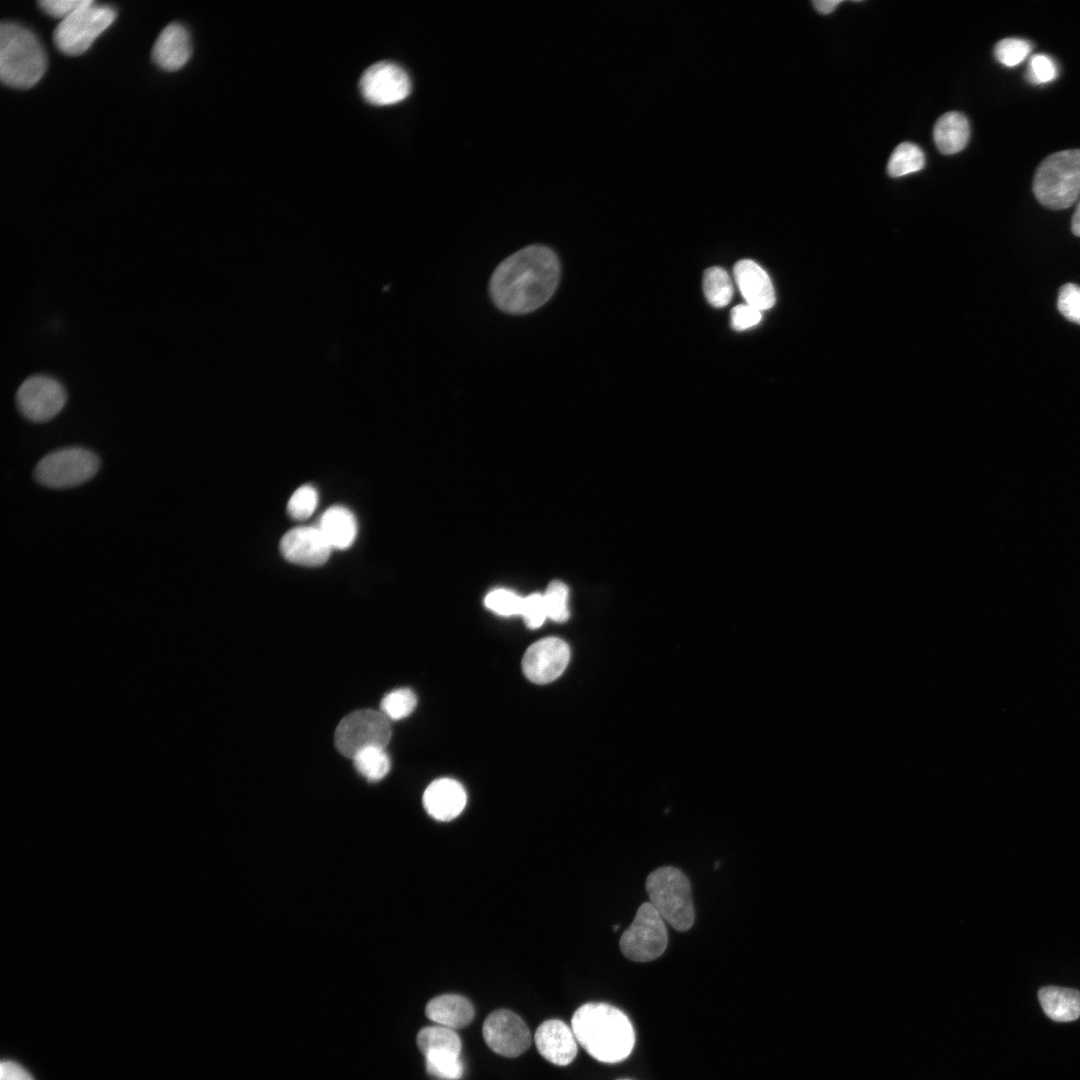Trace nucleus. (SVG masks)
Here are the masks:
<instances>
[{
    "instance_id": "a878e982",
    "label": "nucleus",
    "mask_w": 1080,
    "mask_h": 1080,
    "mask_svg": "<svg viewBox=\"0 0 1080 1080\" xmlns=\"http://www.w3.org/2000/svg\"><path fill=\"white\" fill-rule=\"evenodd\" d=\"M703 291L712 306L716 308L726 306L733 296V286L728 273L720 267L705 270Z\"/></svg>"
},
{
    "instance_id": "5701e85b",
    "label": "nucleus",
    "mask_w": 1080,
    "mask_h": 1080,
    "mask_svg": "<svg viewBox=\"0 0 1080 1080\" xmlns=\"http://www.w3.org/2000/svg\"><path fill=\"white\" fill-rule=\"evenodd\" d=\"M423 1055L431 1051H449L460 1055L461 1040L458 1034L448 1027L428 1026L421 1029L416 1038Z\"/></svg>"
},
{
    "instance_id": "4468645a",
    "label": "nucleus",
    "mask_w": 1080,
    "mask_h": 1080,
    "mask_svg": "<svg viewBox=\"0 0 1080 1080\" xmlns=\"http://www.w3.org/2000/svg\"><path fill=\"white\" fill-rule=\"evenodd\" d=\"M280 551L283 557L292 563L314 567L328 560L331 545L319 528L297 527L284 534L280 541Z\"/></svg>"
},
{
    "instance_id": "e433bc0d",
    "label": "nucleus",
    "mask_w": 1080,
    "mask_h": 1080,
    "mask_svg": "<svg viewBox=\"0 0 1080 1080\" xmlns=\"http://www.w3.org/2000/svg\"><path fill=\"white\" fill-rule=\"evenodd\" d=\"M87 1L88 0H42L39 1L38 4L47 14L63 20L83 6Z\"/></svg>"
},
{
    "instance_id": "412c9836",
    "label": "nucleus",
    "mask_w": 1080,
    "mask_h": 1080,
    "mask_svg": "<svg viewBox=\"0 0 1080 1080\" xmlns=\"http://www.w3.org/2000/svg\"><path fill=\"white\" fill-rule=\"evenodd\" d=\"M1045 1014L1057 1022H1070L1080 1016V992L1071 988L1046 986L1038 992Z\"/></svg>"
},
{
    "instance_id": "6e6552de",
    "label": "nucleus",
    "mask_w": 1080,
    "mask_h": 1080,
    "mask_svg": "<svg viewBox=\"0 0 1080 1080\" xmlns=\"http://www.w3.org/2000/svg\"><path fill=\"white\" fill-rule=\"evenodd\" d=\"M391 735L390 720L381 711L361 709L349 713L339 722L334 742L342 755L352 759L366 748H385Z\"/></svg>"
},
{
    "instance_id": "cd10ccee",
    "label": "nucleus",
    "mask_w": 1080,
    "mask_h": 1080,
    "mask_svg": "<svg viewBox=\"0 0 1080 1080\" xmlns=\"http://www.w3.org/2000/svg\"><path fill=\"white\" fill-rule=\"evenodd\" d=\"M417 699L408 688H400L386 694L380 703L381 712L389 720H400L409 716L416 707Z\"/></svg>"
},
{
    "instance_id": "20e7f679",
    "label": "nucleus",
    "mask_w": 1080,
    "mask_h": 1080,
    "mask_svg": "<svg viewBox=\"0 0 1080 1080\" xmlns=\"http://www.w3.org/2000/svg\"><path fill=\"white\" fill-rule=\"evenodd\" d=\"M1033 192L1040 204L1061 210L1070 207L1080 196V149L1055 152L1038 166Z\"/></svg>"
},
{
    "instance_id": "58836bf2",
    "label": "nucleus",
    "mask_w": 1080,
    "mask_h": 1080,
    "mask_svg": "<svg viewBox=\"0 0 1080 1080\" xmlns=\"http://www.w3.org/2000/svg\"><path fill=\"white\" fill-rule=\"evenodd\" d=\"M840 3H841V1H839V0H817V1H813V5H814L815 9L821 14H829V13L833 12L835 10V8L837 7V5H839Z\"/></svg>"
},
{
    "instance_id": "c9c22d12",
    "label": "nucleus",
    "mask_w": 1080,
    "mask_h": 1080,
    "mask_svg": "<svg viewBox=\"0 0 1080 1080\" xmlns=\"http://www.w3.org/2000/svg\"><path fill=\"white\" fill-rule=\"evenodd\" d=\"M761 318V311L748 304L735 306L731 310V326L737 331L746 330L757 325Z\"/></svg>"
},
{
    "instance_id": "c756f323",
    "label": "nucleus",
    "mask_w": 1080,
    "mask_h": 1080,
    "mask_svg": "<svg viewBox=\"0 0 1080 1080\" xmlns=\"http://www.w3.org/2000/svg\"><path fill=\"white\" fill-rule=\"evenodd\" d=\"M1031 52V44L1021 38H1005L1000 40L994 49V55L998 62L1007 67H1014L1022 63Z\"/></svg>"
},
{
    "instance_id": "79ce46f5",
    "label": "nucleus",
    "mask_w": 1080,
    "mask_h": 1080,
    "mask_svg": "<svg viewBox=\"0 0 1080 1080\" xmlns=\"http://www.w3.org/2000/svg\"><path fill=\"white\" fill-rule=\"evenodd\" d=\"M620 1080H628V1079H620Z\"/></svg>"
},
{
    "instance_id": "7ed1b4c3",
    "label": "nucleus",
    "mask_w": 1080,
    "mask_h": 1080,
    "mask_svg": "<svg viewBox=\"0 0 1080 1080\" xmlns=\"http://www.w3.org/2000/svg\"><path fill=\"white\" fill-rule=\"evenodd\" d=\"M47 67L46 54L29 29L13 22L0 26V79L10 87L34 86Z\"/></svg>"
},
{
    "instance_id": "473e14b6",
    "label": "nucleus",
    "mask_w": 1080,
    "mask_h": 1080,
    "mask_svg": "<svg viewBox=\"0 0 1080 1080\" xmlns=\"http://www.w3.org/2000/svg\"><path fill=\"white\" fill-rule=\"evenodd\" d=\"M1026 76L1033 84L1049 83L1058 76L1057 64L1049 55L1034 54L1029 60Z\"/></svg>"
},
{
    "instance_id": "4c0bfd02",
    "label": "nucleus",
    "mask_w": 1080,
    "mask_h": 1080,
    "mask_svg": "<svg viewBox=\"0 0 1080 1080\" xmlns=\"http://www.w3.org/2000/svg\"><path fill=\"white\" fill-rule=\"evenodd\" d=\"M0 1080H33V1078L18 1063L7 1060L0 1064Z\"/></svg>"
},
{
    "instance_id": "2eb2a0df",
    "label": "nucleus",
    "mask_w": 1080,
    "mask_h": 1080,
    "mask_svg": "<svg viewBox=\"0 0 1080 1080\" xmlns=\"http://www.w3.org/2000/svg\"><path fill=\"white\" fill-rule=\"evenodd\" d=\"M577 1043L572 1028L558 1019L544 1021L535 1032L537 1050L554 1065L570 1064L576 1057Z\"/></svg>"
},
{
    "instance_id": "f3484780",
    "label": "nucleus",
    "mask_w": 1080,
    "mask_h": 1080,
    "mask_svg": "<svg viewBox=\"0 0 1080 1080\" xmlns=\"http://www.w3.org/2000/svg\"><path fill=\"white\" fill-rule=\"evenodd\" d=\"M736 284L746 304L764 311L775 303V293L767 273L754 261H738L733 269Z\"/></svg>"
},
{
    "instance_id": "c85d7f7f",
    "label": "nucleus",
    "mask_w": 1080,
    "mask_h": 1080,
    "mask_svg": "<svg viewBox=\"0 0 1080 1080\" xmlns=\"http://www.w3.org/2000/svg\"><path fill=\"white\" fill-rule=\"evenodd\" d=\"M543 597L548 618L559 623L569 618L568 589L564 583L552 581Z\"/></svg>"
},
{
    "instance_id": "1a4fd4ad",
    "label": "nucleus",
    "mask_w": 1080,
    "mask_h": 1080,
    "mask_svg": "<svg viewBox=\"0 0 1080 1080\" xmlns=\"http://www.w3.org/2000/svg\"><path fill=\"white\" fill-rule=\"evenodd\" d=\"M668 936L664 919L650 902L643 903L634 920L620 938L625 957L635 962L655 960L667 947Z\"/></svg>"
},
{
    "instance_id": "bb28decb",
    "label": "nucleus",
    "mask_w": 1080,
    "mask_h": 1080,
    "mask_svg": "<svg viewBox=\"0 0 1080 1080\" xmlns=\"http://www.w3.org/2000/svg\"><path fill=\"white\" fill-rule=\"evenodd\" d=\"M427 1071L437 1077L458 1080L464 1067L460 1055L449 1051H431L424 1055Z\"/></svg>"
},
{
    "instance_id": "a211bd4d",
    "label": "nucleus",
    "mask_w": 1080,
    "mask_h": 1080,
    "mask_svg": "<svg viewBox=\"0 0 1080 1080\" xmlns=\"http://www.w3.org/2000/svg\"><path fill=\"white\" fill-rule=\"evenodd\" d=\"M191 42L188 31L179 23L167 25L152 48V59L166 71L182 68L190 59Z\"/></svg>"
},
{
    "instance_id": "6ab92c4d",
    "label": "nucleus",
    "mask_w": 1080,
    "mask_h": 1080,
    "mask_svg": "<svg viewBox=\"0 0 1080 1080\" xmlns=\"http://www.w3.org/2000/svg\"><path fill=\"white\" fill-rule=\"evenodd\" d=\"M425 1014L431 1021L454 1030L466 1027L473 1020L475 1011L464 996L444 994L427 1003Z\"/></svg>"
},
{
    "instance_id": "f704fd0d",
    "label": "nucleus",
    "mask_w": 1080,
    "mask_h": 1080,
    "mask_svg": "<svg viewBox=\"0 0 1080 1080\" xmlns=\"http://www.w3.org/2000/svg\"><path fill=\"white\" fill-rule=\"evenodd\" d=\"M521 616L528 628H539L548 618L543 595L531 594L524 598Z\"/></svg>"
},
{
    "instance_id": "9d476101",
    "label": "nucleus",
    "mask_w": 1080,
    "mask_h": 1080,
    "mask_svg": "<svg viewBox=\"0 0 1080 1080\" xmlns=\"http://www.w3.org/2000/svg\"><path fill=\"white\" fill-rule=\"evenodd\" d=\"M67 393L64 386L47 375L28 377L18 388L16 406L26 419L42 423L53 419L64 407Z\"/></svg>"
},
{
    "instance_id": "0eeeda50",
    "label": "nucleus",
    "mask_w": 1080,
    "mask_h": 1080,
    "mask_svg": "<svg viewBox=\"0 0 1080 1080\" xmlns=\"http://www.w3.org/2000/svg\"><path fill=\"white\" fill-rule=\"evenodd\" d=\"M113 7L88 0L71 15L61 20L54 30L53 41L64 54L84 53L94 40L115 20Z\"/></svg>"
},
{
    "instance_id": "f257e3e1",
    "label": "nucleus",
    "mask_w": 1080,
    "mask_h": 1080,
    "mask_svg": "<svg viewBox=\"0 0 1080 1080\" xmlns=\"http://www.w3.org/2000/svg\"><path fill=\"white\" fill-rule=\"evenodd\" d=\"M560 278L557 255L543 245L525 247L495 269L489 284L495 305L510 314L532 312L555 292Z\"/></svg>"
},
{
    "instance_id": "a19ab883",
    "label": "nucleus",
    "mask_w": 1080,
    "mask_h": 1080,
    "mask_svg": "<svg viewBox=\"0 0 1080 1080\" xmlns=\"http://www.w3.org/2000/svg\"><path fill=\"white\" fill-rule=\"evenodd\" d=\"M618 929H619V925H614V926H613V930H614V931H617Z\"/></svg>"
},
{
    "instance_id": "72a5a7b5",
    "label": "nucleus",
    "mask_w": 1080,
    "mask_h": 1080,
    "mask_svg": "<svg viewBox=\"0 0 1080 1080\" xmlns=\"http://www.w3.org/2000/svg\"><path fill=\"white\" fill-rule=\"evenodd\" d=\"M1057 307L1067 320L1080 325V286L1074 283L1063 285L1059 290Z\"/></svg>"
},
{
    "instance_id": "dca6fc26",
    "label": "nucleus",
    "mask_w": 1080,
    "mask_h": 1080,
    "mask_svg": "<svg viewBox=\"0 0 1080 1080\" xmlns=\"http://www.w3.org/2000/svg\"><path fill=\"white\" fill-rule=\"evenodd\" d=\"M466 802L465 789L458 781L450 778L433 781L423 794L425 810L438 821L456 818L465 808Z\"/></svg>"
},
{
    "instance_id": "f03ea898",
    "label": "nucleus",
    "mask_w": 1080,
    "mask_h": 1080,
    "mask_svg": "<svg viewBox=\"0 0 1080 1080\" xmlns=\"http://www.w3.org/2000/svg\"><path fill=\"white\" fill-rule=\"evenodd\" d=\"M571 1028L577 1042L599 1062L615 1064L632 1053L634 1027L627 1015L603 1002H589L573 1014Z\"/></svg>"
},
{
    "instance_id": "4be33fe9",
    "label": "nucleus",
    "mask_w": 1080,
    "mask_h": 1080,
    "mask_svg": "<svg viewBox=\"0 0 1080 1080\" xmlns=\"http://www.w3.org/2000/svg\"><path fill=\"white\" fill-rule=\"evenodd\" d=\"M318 528L331 547L338 549L349 547L357 533L354 515L342 506H333L326 510L321 517Z\"/></svg>"
},
{
    "instance_id": "393cba45",
    "label": "nucleus",
    "mask_w": 1080,
    "mask_h": 1080,
    "mask_svg": "<svg viewBox=\"0 0 1080 1080\" xmlns=\"http://www.w3.org/2000/svg\"><path fill=\"white\" fill-rule=\"evenodd\" d=\"M352 760L356 770L372 782L383 779L391 766L390 758L382 747L366 748L357 753Z\"/></svg>"
},
{
    "instance_id": "2f4dec72",
    "label": "nucleus",
    "mask_w": 1080,
    "mask_h": 1080,
    "mask_svg": "<svg viewBox=\"0 0 1080 1080\" xmlns=\"http://www.w3.org/2000/svg\"><path fill=\"white\" fill-rule=\"evenodd\" d=\"M523 599L509 590L497 589L486 596L485 605L502 616L521 615Z\"/></svg>"
},
{
    "instance_id": "7c9ffc66",
    "label": "nucleus",
    "mask_w": 1080,
    "mask_h": 1080,
    "mask_svg": "<svg viewBox=\"0 0 1080 1080\" xmlns=\"http://www.w3.org/2000/svg\"><path fill=\"white\" fill-rule=\"evenodd\" d=\"M318 501V495L311 485L299 487L288 501L287 511L295 520H305L314 512Z\"/></svg>"
},
{
    "instance_id": "9b49d317",
    "label": "nucleus",
    "mask_w": 1080,
    "mask_h": 1080,
    "mask_svg": "<svg viewBox=\"0 0 1080 1080\" xmlns=\"http://www.w3.org/2000/svg\"><path fill=\"white\" fill-rule=\"evenodd\" d=\"M363 98L372 105L388 106L406 99L411 92L407 72L398 64L381 61L368 67L359 82Z\"/></svg>"
},
{
    "instance_id": "b1692460",
    "label": "nucleus",
    "mask_w": 1080,
    "mask_h": 1080,
    "mask_svg": "<svg viewBox=\"0 0 1080 1080\" xmlns=\"http://www.w3.org/2000/svg\"><path fill=\"white\" fill-rule=\"evenodd\" d=\"M924 165L923 151L913 143L904 142L899 144L891 154L887 172L891 177H901L920 171Z\"/></svg>"
},
{
    "instance_id": "f8f14e48",
    "label": "nucleus",
    "mask_w": 1080,
    "mask_h": 1080,
    "mask_svg": "<svg viewBox=\"0 0 1080 1080\" xmlns=\"http://www.w3.org/2000/svg\"><path fill=\"white\" fill-rule=\"evenodd\" d=\"M487 1046L504 1057H517L531 1045L529 1028L523 1019L508 1009L490 1013L482 1027Z\"/></svg>"
},
{
    "instance_id": "39448f33",
    "label": "nucleus",
    "mask_w": 1080,
    "mask_h": 1080,
    "mask_svg": "<svg viewBox=\"0 0 1080 1080\" xmlns=\"http://www.w3.org/2000/svg\"><path fill=\"white\" fill-rule=\"evenodd\" d=\"M646 891L652 906L673 928H691L695 917L691 886L682 871L671 866L658 868L647 877Z\"/></svg>"
},
{
    "instance_id": "423d86ee",
    "label": "nucleus",
    "mask_w": 1080,
    "mask_h": 1080,
    "mask_svg": "<svg viewBox=\"0 0 1080 1080\" xmlns=\"http://www.w3.org/2000/svg\"><path fill=\"white\" fill-rule=\"evenodd\" d=\"M100 464L99 457L89 449L60 448L48 453L37 463L34 478L48 488H73L94 477Z\"/></svg>"
},
{
    "instance_id": "aec40b11",
    "label": "nucleus",
    "mask_w": 1080,
    "mask_h": 1080,
    "mask_svg": "<svg viewBox=\"0 0 1080 1080\" xmlns=\"http://www.w3.org/2000/svg\"><path fill=\"white\" fill-rule=\"evenodd\" d=\"M933 136L941 153L949 155L960 152L969 140V122L960 112H947L936 121Z\"/></svg>"
},
{
    "instance_id": "ddd939ff",
    "label": "nucleus",
    "mask_w": 1080,
    "mask_h": 1080,
    "mask_svg": "<svg viewBox=\"0 0 1080 1080\" xmlns=\"http://www.w3.org/2000/svg\"><path fill=\"white\" fill-rule=\"evenodd\" d=\"M569 659L567 643L556 637H548L528 647L522 659V670L530 681L547 684L564 672Z\"/></svg>"
},
{
    "instance_id": "ea45409f",
    "label": "nucleus",
    "mask_w": 1080,
    "mask_h": 1080,
    "mask_svg": "<svg viewBox=\"0 0 1080 1080\" xmlns=\"http://www.w3.org/2000/svg\"><path fill=\"white\" fill-rule=\"evenodd\" d=\"M1071 230L1075 236L1080 237V200L1072 216Z\"/></svg>"
}]
</instances>
